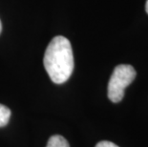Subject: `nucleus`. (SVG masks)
<instances>
[{
  "label": "nucleus",
  "instance_id": "5",
  "mask_svg": "<svg viewBox=\"0 0 148 147\" xmlns=\"http://www.w3.org/2000/svg\"><path fill=\"white\" fill-rule=\"evenodd\" d=\"M96 147H119V146L111 142H108V140H102V142L97 143Z\"/></svg>",
  "mask_w": 148,
  "mask_h": 147
},
{
  "label": "nucleus",
  "instance_id": "3",
  "mask_svg": "<svg viewBox=\"0 0 148 147\" xmlns=\"http://www.w3.org/2000/svg\"><path fill=\"white\" fill-rule=\"evenodd\" d=\"M46 147H70L68 142L60 135L52 136L48 140Z\"/></svg>",
  "mask_w": 148,
  "mask_h": 147
},
{
  "label": "nucleus",
  "instance_id": "7",
  "mask_svg": "<svg viewBox=\"0 0 148 147\" xmlns=\"http://www.w3.org/2000/svg\"><path fill=\"white\" fill-rule=\"evenodd\" d=\"M1 31H2V24H1V21H0V34H1Z\"/></svg>",
  "mask_w": 148,
  "mask_h": 147
},
{
  "label": "nucleus",
  "instance_id": "4",
  "mask_svg": "<svg viewBox=\"0 0 148 147\" xmlns=\"http://www.w3.org/2000/svg\"><path fill=\"white\" fill-rule=\"evenodd\" d=\"M11 118V110L7 106L0 104V127H4L8 124Z\"/></svg>",
  "mask_w": 148,
  "mask_h": 147
},
{
  "label": "nucleus",
  "instance_id": "6",
  "mask_svg": "<svg viewBox=\"0 0 148 147\" xmlns=\"http://www.w3.org/2000/svg\"><path fill=\"white\" fill-rule=\"evenodd\" d=\"M145 11L148 14V0H146V3H145Z\"/></svg>",
  "mask_w": 148,
  "mask_h": 147
},
{
  "label": "nucleus",
  "instance_id": "2",
  "mask_svg": "<svg viewBox=\"0 0 148 147\" xmlns=\"http://www.w3.org/2000/svg\"><path fill=\"white\" fill-rule=\"evenodd\" d=\"M136 71L128 64L118 65L113 72L108 83V98L112 102L118 103L123 98L125 88L133 82Z\"/></svg>",
  "mask_w": 148,
  "mask_h": 147
},
{
  "label": "nucleus",
  "instance_id": "1",
  "mask_svg": "<svg viewBox=\"0 0 148 147\" xmlns=\"http://www.w3.org/2000/svg\"><path fill=\"white\" fill-rule=\"evenodd\" d=\"M43 64L53 83L66 82L73 74L75 66L70 41L61 36L53 37L44 54Z\"/></svg>",
  "mask_w": 148,
  "mask_h": 147
}]
</instances>
